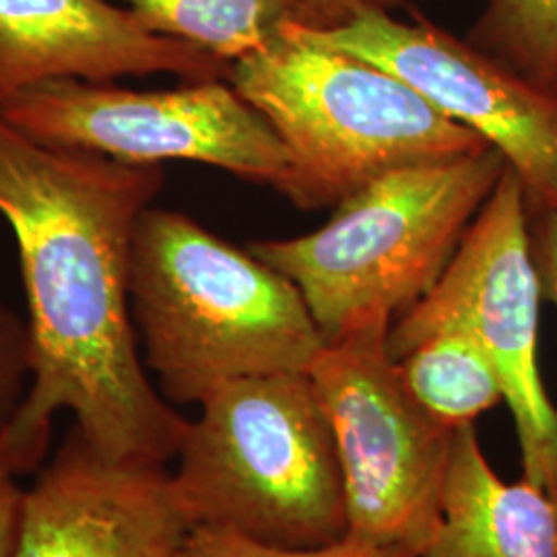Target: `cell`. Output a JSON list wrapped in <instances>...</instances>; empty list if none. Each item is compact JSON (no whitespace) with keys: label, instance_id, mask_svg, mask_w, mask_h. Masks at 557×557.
Wrapping results in <instances>:
<instances>
[{"label":"cell","instance_id":"52a82bcc","mask_svg":"<svg viewBox=\"0 0 557 557\" xmlns=\"http://www.w3.org/2000/svg\"><path fill=\"white\" fill-rule=\"evenodd\" d=\"M541 299L529 205L506 165L436 285L393 319L386 345L397 359L438 324L465 326L498 370L522 478L557 498V407L539 370Z\"/></svg>","mask_w":557,"mask_h":557},{"label":"cell","instance_id":"30bf717a","mask_svg":"<svg viewBox=\"0 0 557 557\" xmlns=\"http://www.w3.org/2000/svg\"><path fill=\"white\" fill-rule=\"evenodd\" d=\"M188 531L165 467L106 457L73 428L25 492L15 557H172Z\"/></svg>","mask_w":557,"mask_h":557},{"label":"cell","instance_id":"ac0fdd59","mask_svg":"<svg viewBox=\"0 0 557 557\" xmlns=\"http://www.w3.org/2000/svg\"><path fill=\"white\" fill-rule=\"evenodd\" d=\"M531 244L543 298L552 299L557 306V211L531 218Z\"/></svg>","mask_w":557,"mask_h":557},{"label":"cell","instance_id":"5b68a950","mask_svg":"<svg viewBox=\"0 0 557 557\" xmlns=\"http://www.w3.org/2000/svg\"><path fill=\"white\" fill-rule=\"evenodd\" d=\"M506 165L494 147L409 165L341 200L317 232L248 250L296 283L329 343L363 312L398 317L423 298Z\"/></svg>","mask_w":557,"mask_h":557},{"label":"cell","instance_id":"7a4b0ae2","mask_svg":"<svg viewBox=\"0 0 557 557\" xmlns=\"http://www.w3.org/2000/svg\"><path fill=\"white\" fill-rule=\"evenodd\" d=\"M128 294L145 366L176 405L232 380L308 372L324 347L292 278L178 211H143Z\"/></svg>","mask_w":557,"mask_h":557},{"label":"cell","instance_id":"3957f363","mask_svg":"<svg viewBox=\"0 0 557 557\" xmlns=\"http://www.w3.org/2000/svg\"><path fill=\"white\" fill-rule=\"evenodd\" d=\"M227 81L277 133L289 160L278 193L304 211L337 207L403 168L490 147L405 81L299 25L232 62Z\"/></svg>","mask_w":557,"mask_h":557},{"label":"cell","instance_id":"7c38bea8","mask_svg":"<svg viewBox=\"0 0 557 557\" xmlns=\"http://www.w3.org/2000/svg\"><path fill=\"white\" fill-rule=\"evenodd\" d=\"M419 557H557V498L492 469L473 425L458 428L438 529Z\"/></svg>","mask_w":557,"mask_h":557},{"label":"cell","instance_id":"9c48e42d","mask_svg":"<svg viewBox=\"0 0 557 557\" xmlns=\"http://www.w3.org/2000/svg\"><path fill=\"white\" fill-rule=\"evenodd\" d=\"M306 34L405 81L494 147L522 182L531 218L557 211V94L418 13L398 21L391 11H361L333 29Z\"/></svg>","mask_w":557,"mask_h":557},{"label":"cell","instance_id":"2e32d148","mask_svg":"<svg viewBox=\"0 0 557 557\" xmlns=\"http://www.w3.org/2000/svg\"><path fill=\"white\" fill-rule=\"evenodd\" d=\"M172 557H413L345 537L322 547H281L220 527H190Z\"/></svg>","mask_w":557,"mask_h":557},{"label":"cell","instance_id":"9a60e30c","mask_svg":"<svg viewBox=\"0 0 557 557\" xmlns=\"http://www.w3.org/2000/svg\"><path fill=\"white\" fill-rule=\"evenodd\" d=\"M471 44L557 94V0H485Z\"/></svg>","mask_w":557,"mask_h":557},{"label":"cell","instance_id":"ffe728a7","mask_svg":"<svg viewBox=\"0 0 557 557\" xmlns=\"http://www.w3.org/2000/svg\"><path fill=\"white\" fill-rule=\"evenodd\" d=\"M317 2L329 21L326 29H333L361 11H391L393 7L403 4L407 0H317Z\"/></svg>","mask_w":557,"mask_h":557},{"label":"cell","instance_id":"e0dca14e","mask_svg":"<svg viewBox=\"0 0 557 557\" xmlns=\"http://www.w3.org/2000/svg\"><path fill=\"white\" fill-rule=\"evenodd\" d=\"M32 382L29 324L0 301V428L13 418Z\"/></svg>","mask_w":557,"mask_h":557},{"label":"cell","instance_id":"6da1fadb","mask_svg":"<svg viewBox=\"0 0 557 557\" xmlns=\"http://www.w3.org/2000/svg\"><path fill=\"white\" fill-rule=\"evenodd\" d=\"M161 165H131L25 137L0 116V215L13 230L29 308L32 382L0 428L13 478L46 457L59 411L98 453L165 467L190 421L147 376L131 312L137 221Z\"/></svg>","mask_w":557,"mask_h":557},{"label":"cell","instance_id":"d6986e66","mask_svg":"<svg viewBox=\"0 0 557 557\" xmlns=\"http://www.w3.org/2000/svg\"><path fill=\"white\" fill-rule=\"evenodd\" d=\"M25 492L15 478L0 469V557H15L20 543Z\"/></svg>","mask_w":557,"mask_h":557},{"label":"cell","instance_id":"5bb4252c","mask_svg":"<svg viewBox=\"0 0 557 557\" xmlns=\"http://www.w3.org/2000/svg\"><path fill=\"white\" fill-rule=\"evenodd\" d=\"M395 361L419 403L453 430L473 425L504 403L496 366L478 338L455 322L425 331Z\"/></svg>","mask_w":557,"mask_h":557},{"label":"cell","instance_id":"277c9868","mask_svg":"<svg viewBox=\"0 0 557 557\" xmlns=\"http://www.w3.org/2000/svg\"><path fill=\"white\" fill-rule=\"evenodd\" d=\"M176 458L172 485L190 527L281 547H322L349 533L337 444L308 372L221 384Z\"/></svg>","mask_w":557,"mask_h":557},{"label":"cell","instance_id":"ba28073f","mask_svg":"<svg viewBox=\"0 0 557 557\" xmlns=\"http://www.w3.org/2000/svg\"><path fill=\"white\" fill-rule=\"evenodd\" d=\"M25 137L131 165L197 161L277 190L289 160L273 126L227 79L135 91L112 81L57 79L0 103Z\"/></svg>","mask_w":557,"mask_h":557},{"label":"cell","instance_id":"8992f818","mask_svg":"<svg viewBox=\"0 0 557 557\" xmlns=\"http://www.w3.org/2000/svg\"><path fill=\"white\" fill-rule=\"evenodd\" d=\"M393 314H359L308 368L331 423L345 487L347 537L419 557L438 529L453 428L434 418L388 354Z\"/></svg>","mask_w":557,"mask_h":557},{"label":"cell","instance_id":"8fae6325","mask_svg":"<svg viewBox=\"0 0 557 557\" xmlns=\"http://www.w3.org/2000/svg\"><path fill=\"white\" fill-rule=\"evenodd\" d=\"M230 66L112 0H0V103L46 81L227 79Z\"/></svg>","mask_w":557,"mask_h":557},{"label":"cell","instance_id":"4fadbf2b","mask_svg":"<svg viewBox=\"0 0 557 557\" xmlns=\"http://www.w3.org/2000/svg\"><path fill=\"white\" fill-rule=\"evenodd\" d=\"M145 27L197 46L227 64L244 59L285 25L326 29L317 0H119Z\"/></svg>","mask_w":557,"mask_h":557}]
</instances>
